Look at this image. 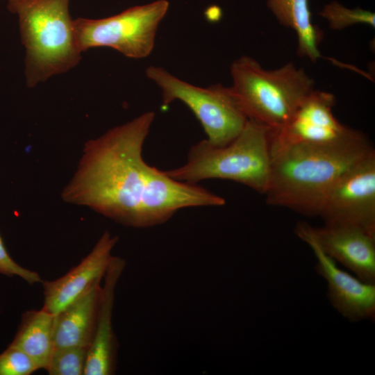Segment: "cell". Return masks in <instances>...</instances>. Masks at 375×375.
Listing matches in <instances>:
<instances>
[{"mask_svg":"<svg viewBox=\"0 0 375 375\" xmlns=\"http://www.w3.org/2000/svg\"><path fill=\"white\" fill-rule=\"evenodd\" d=\"M154 118L155 112H146L85 142L62 199L134 228L162 224L185 208L224 206L223 197L174 180L144 160Z\"/></svg>","mask_w":375,"mask_h":375,"instance_id":"1","label":"cell"},{"mask_svg":"<svg viewBox=\"0 0 375 375\" xmlns=\"http://www.w3.org/2000/svg\"><path fill=\"white\" fill-rule=\"evenodd\" d=\"M375 151L365 134L333 143L299 144L271 150L267 204L319 217L334 184L349 169Z\"/></svg>","mask_w":375,"mask_h":375,"instance_id":"2","label":"cell"},{"mask_svg":"<svg viewBox=\"0 0 375 375\" xmlns=\"http://www.w3.org/2000/svg\"><path fill=\"white\" fill-rule=\"evenodd\" d=\"M69 1L8 0L9 10L18 17L29 88L70 70L81 59Z\"/></svg>","mask_w":375,"mask_h":375,"instance_id":"3","label":"cell"},{"mask_svg":"<svg viewBox=\"0 0 375 375\" xmlns=\"http://www.w3.org/2000/svg\"><path fill=\"white\" fill-rule=\"evenodd\" d=\"M270 135L269 128L248 119L228 144L215 147L203 140L190 148L185 164L164 172L190 184L209 178L231 180L264 195L270 171Z\"/></svg>","mask_w":375,"mask_h":375,"instance_id":"4","label":"cell"},{"mask_svg":"<svg viewBox=\"0 0 375 375\" xmlns=\"http://www.w3.org/2000/svg\"><path fill=\"white\" fill-rule=\"evenodd\" d=\"M231 74V87L248 119L274 131L287 124L315 90L313 79L292 62L266 69L244 56L233 62Z\"/></svg>","mask_w":375,"mask_h":375,"instance_id":"5","label":"cell"},{"mask_svg":"<svg viewBox=\"0 0 375 375\" xmlns=\"http://www.w3.org/2000/svg\"><path fill=\"white\" fill-rule=\"evenodd\" d=\"M146 75L160 88L165 106L179 100L192 111L207 135V141L215 147L230 143L249 119L231 86L217 83L198 87L157 66L147 67Z\"/></svg>","mask_w":375,"mask_h":375,"instance_id":"6","label":"cell"},{"mask_svg":"<svg viewBox=\"0 0 375 375\" xmlns=\"http://www.w3.org/2000/svg\"><path fill=\"white\" fill-rule=\"evenodd\" d=\"M169 6L167 0H156L108 17L74 19L78 45L82 52L110 47L128 58H145L154 47L158 27Z\"/></svg>","mask_w":375,"mask_h":375,"instance_id":"7","label":"cell"},{"mask_svg":"<svg viewBox=\"0 0 375 375\" xmlns=\"http://www.w3.org/2000/svg\"><path fill=\"white\" fill-rule=\"evenodd\" d=\"M319 217L324 224L355 225L375 233V151L341 176Z\"/></svg>","mask_w":375,"mask_h":375,"instance_id":"8","label":"cell"},{"mask_svg":"<svg viewBox=\"0 0 375 375\" xmlns=\"http://www.w3.org/2000/svg\"><path fill=\"white\" fill-rule=\"evenodd\" d=\"M334 95L314 90L283 128L272 130L270 150L299 144H328L356 135L360 131L347 126L335 117Z\"/></svg>","mask_w":375,"mask_h":375,"instance_id":"9","label":"cell"},{"mask_svg":"<svg viewBox=\"0 0 375 375\" xmlns=\"http://www.w3.org/2000/svg\"><path fill=\"white\" fill-rule=\"evenodd\" d=\"M296 235L312 250L317 260L315 267L327 283V296L331 305L351 322L375 319V284L365 283L339 268L314 239L310 224L299 222Z\"/></svg>","mask_w":375,"mask_h":375,"instance_id":"10","label":"cell"},{"mask_svg":"<svg viewBox=\"0 0 375 375\" xmlns=\"http://www.w3.org/2000/svg\"><path fill=\"white\" fill-rule=\"evenodd\" d=\"M321 249L361 281L375 284V233L355 225H310Z\"/></svg>","mask_w":375,"mask_h":375,"instance_id":"11","label":"cell"},{"mask_svg":"<svg viewBox=\"0 0 375 375\" xmlns=\"http://www.w3.org/2000/svg\"><path fill=\"white\" fill-rule=\"evenodd\" d=\"M117 241V236L105 231L92 251L78 265L56 280L42 281V308L56 315L84 294L95 283L101 281L113 256L112 250Z\"/></svg>","mask_w":375,"mask_h":375,"instance_id":"12","label":"cell"},{"mask_svg":"<svg viewBox=\"0 0 375 375\" xmlns=\"http://www.w3.org/2000/svg\"><path fill=\"white\" fill-rule=\"evenodd\" d=\"M125 265L124 259L112 256L103 276L96 327L84 375H112L116 372L118 342L112 328V310L116 286Z\"/></svg>","mask_w":375,"mask_h":375,"instance_id":"13","label":"cell"},{"mask_svg":"<svg viewBox=\"0 0 375 375\" xmlns=\"http://www.w3.org/2000/svg\"><path fill=\"white\" fill-rule=\"evenodd\" d=\"M101 281L95 283L84 294L54 315V349L90 347L97 319Z\"/></svg>","mask_w":375,"mask_h":375,"instance_id":"14","label":"cell"},{"mask_svg":"<svg viewBox=\"0 0 375 375\" xmlns=\"http://www.w3.org/2000/svg\"><path fill=\"white\" fill-rule=\"evenodd\" d=\"M267 5L281 25L295 31L299 56L317 61L322 56L319 45L324 34L312 22L308 0H267Z\"/></svg>","mask_w":375,"mask_h":375,"instance_id":"15","label":"cell"},{"mask_svg":"<svg viewBox=\"0 0 375 375\" xmlns=\"http://www.w3.org/2000/svg\"><path fill=\"white\" fill-rule=\"evenodd\" d=\"M53 322L54 315L44 308L24 312L9 346L24 352L38 369H46L54 349Z\"/></svg>","mask_w":375,"mask_h":375,"instance_id":"16","label":"cell"},{"mask_svg":"<svg viewBox=\"0 0 375 375\" xmlns=\"http://www.w3.org/2000/svg\"><path fill=\"white\" fill-rule=\"evenodd\" d=\"M88 347L53 349L46 368L50 375H84Z\"/></svg>","mask_w":375,"mask_h":375,"instance_id":"17","label":"cell"},{"mask_svg":"<svg viewBox=\"0 0 375 375\" xmlns=\"http://www.w3.org/2000/svg\"><path fill=\"white\" fill-rule=\"evenodd\" d=\"M319 15L325 18L331 29L342 31L358 24H365L375 27V15L360 8H347L337 1L326 5Z\"/></svg>","mask_w":375,"mask_h":375,"instance_id":"18","label":"cell"},{"mask_svg":"<svg viewBox=\"0 0 375 375\" xmlns=\"http://www.w3.org/2000/svg\"><path fill=\"white\" fill-rule=\"evenodd\" d=\"M37 369L33 360L19 349L9 346L0 354V375H30Z\"/></svg>","mask_w":375,"mask_h":375,"instance_id":"19","label":"cell"},{"mask_svg":"<svg viewBox=\"0 0 375 375\" xmlns=\"http://www.w3.org/2000/svg\"><path fill=\"white\" fill-rule=\"evenodd\" d=\"M0 274L12 277L17 276L33 285L42 283L38 272L31 271L18 265L9 255L0 235Z\"/></svg>","mask_w":375,"mask_h":375,"instance_id":"20","label":"cell"}]
</instances>
